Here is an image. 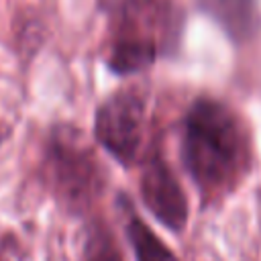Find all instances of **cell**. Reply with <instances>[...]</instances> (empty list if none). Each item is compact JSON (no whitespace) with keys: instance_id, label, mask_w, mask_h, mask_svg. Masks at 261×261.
<instances>
[{"instance_id":"ba28073f","label":"cell","mask_w":261,"mask_h":261,"mask_svg":"<svg viewBox=\"0 0 261 261\" xmlns=\"http://www.w3.org/2000/svg\"><path fill=\"white\" fill-rule=\"evenodd\" d=\"M82 261H124L114 237L104 224H94L82 249Z\"/></svg>"},{"instance_id":"3957f363","label":"cell","mask_w":261,"mask_h":261,"mask_svg":"<svg viewBox=\"0 0 261 261\" xmlns=\"http://www.w3.org/2000/svg\"><path fill=\"white\" fill-rule=\"evenodd\" d=\"M43 177L61 206L86 212L104 190V169L86 135L69 124L51 130L45 143Z\"/></svg>"},{"instance_id":"8992f818","label":"cell","mask_w":261,"mask_h":261,"mask_svg":"<svg viewBox=\"0 0 261 261\" xmlns=\"http://www.w3.org/2000/svg\"><path fill=\"white\" fill-rule=\"evenodd\" d=\"M196 4L237 43L251 41L261 29L257 0H196Z\"/></svg>"},{"instance_id":"30bf717a","label":"cell","mask_w":261,"mask_h":261,"mask_svg":"<svg viewBox=\"0 0 261 261\" xmlns=\"http://www.w3.org/2000/svg\"><path fill=\"white\" fill-rule=\"evenodd\" d=\"M0 261H2V259H0Z\"/></svg>"},{"instance_id":"277c9868","label":"cell","mask_w":261,"mask_h":261,"mask_svg":"<svg viewBox=\"0 0 261 261\" xmlns=\"http://www.w3.org/2000/svg\"><path fill=\"white\" fill-rule=\"evenodd\" d=\"M147 96L139 88H120L96 110V141L122 165H133L143 145Z\"/></svg>"},{"instance_id":"9c48e42d","label":"cell","mask_w":261,"mask_h":261,"mask_svg":"<svg viewBox=\"0 0 261 261\" xmlns=\"http://www.w3.org/2000/svg\"><path fill=\"white\" fill-rule=\"evenodd\" d=\"M8 133H10V130H8V126H6V124L0 120V143H2V141L8 137Z\"/></svg>"},{"instance_id":"6da1fadb","label":"cell","mask_w":261,"mask_h":261,"mask_svg":"<svg viewBox=\"0 0 261 261\" xmlns=\"http://www.w3.org/2000/svg\"><path fill=\"white\" fill-rule=\"evenodd\" d=\"M181 159L202 198L230 194L251 167V139L234 110L212 98H198L184 118Z\"/></svg>"},{"instance_id":"5b68a950","label":"cell","mask_w":261,"mask_h":261,"mask_svg":"<svg viewBox=\"0 0 261 261\" xmlns=\"http://www.w3.org/2000/svg\"><path fill=\"white\" fill-rule=\"evenodd\" d=\"M141 198L149 212L167 228L179 232L188 222L186 194L161 157L159 151H151L141 171Z\"/></svg>"},{"instance_id":"52a82bcc","label":"cell","mask_w":261,"mask_h":261,"mask_svg":"<svg viewBox=\"0 0 261 261\" xmlns=\"http://www.w3.org/2000/svg\"><path fill=\"white\" fill-rule=\"evenodd\" d=\"M126 237L137 261H177L165 243L135 214H130L126 220Z\"/></svg>"},{"instance_id":"7a4b0ae2","label":"cell","mask_w":261,"mask_h":261,"mask_svg":"<svg viewBox=\"0 0 261 261\" xmlns=\"http://www.w3.org/2000/svg\"><path fill=\"white\" fill-rule=\"evenodd\" d=\"M110 43L106 65L118 75L147 69L181 35V12L171 0H108Z\"/></svg>"}]
</instances>
